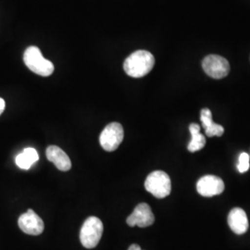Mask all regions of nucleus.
<instances>
[{
    "label": "nucleus",
    "mask_w": 250,
    "mask_h": 250,
    "mask_svg": "<svg viewBox=\"0 0 250 250\" xmlns=\"http://www.w3.org/2000/svg\"><path fill=\"white\" fill-rule=\"evenodd\" d=\"M18 224L22 232L30 235H39L45 228L43 220L33 209H29L25 213L21 215Z\"/></svg>",
    "instance_id": "obj_8"
},
{
    "label": "nucleus",
    "mask_w": 250,
    "mask_h": 250,
    "mask_svg": "<svg viewBox=\"0 0 250 250\" xmlns=\"http://www.w3.org/2000/svg\"><path fill=\"white\" fill-rule=\"evenodd\" d=\"M224 181L215 175H206L198 180L197 190L202 197H210L222 194L224 191Z\"/></svg>",
    "instance_id": "obj_9"
},
{
    "label": "nucleus",
    "mask_w": 250,
    "mask_h": 250,
    "mask_svg": "<svg viewBox=\"0 0 250 250\" xmlns=\"http://www.w3.org/2000/svg\"><path fill=\"white\" fill-rule=\"evenodd\" d=\"M103 224L98 217L91 216L83 224L80 241L85 249H94L99 245L103 233Z\"/></svg>",
    "instance_id": "obj_3"
},
{
    "label": "nucleus",
    "mask_w": 250,
    "mask_h": 250,
    "mask_svg": "<svg viewBox=\"0 0 250 250\" xmlns=\"http://www.w3.org/2000/svg\"><path fill=\"white\" fill-rule=\"evenodd\" d=\"M23 62L30 71L38 75L47 77L54 72L53 63L44 58L37 46H29L23 55Z\"/></svg>",
    "instance_id": "obj_2"
},
{
    "label": "nucleus",
    "mask_w": 250,
    "mask_h": 250,
    "mask_svg": "<svg viewBox=\"0 0 250 250\" xmlns=\"http://www.w3.org/2000/svg\"><path fill=\"white\" fill-rule=\"evenodd\" d=\"M204 72L214 79H223L230 72V65L226 59L218 55L206 57L202 62Z\"/></svg>",
    "instance_id": "obj_6"
},
{
    "label": "nucleus",
    "mask_w": 250,
    "mask_h": 250,
    "mask_svg": "<svg viewBox=\"0 0 250 250\" xmlns=\"http://www.w3.org/2000/svg\"><path fill=\"white\" fill-rule=\"evenodd\" d=\"M125 131L119 123H111L107 125L99 136V142L104 150L115 151L123 142Z\"/></svg>",
    "instance_id": "obj_5"
},
{
    "label": "nucleus",
    "mask_w": 250,
    "mask_h": 250,
    "mask_svg": "<svg viewBox=\"0 0 250 250\" xmlns=\"http://www.w3.org/2000/svg\"><path fill=\"white\" fill-rule=\"evenodd\" d=\"M46 159L62 171H68L72 168V162L69 156L57 146H50L46 148Z\"/></svg>",
    "instance_id": "obj_10"
},
{
    "label": "nucleus",
    "mask_w": 250,
    "mask_h": 250,
    "mask_svg": "<svg viewBox=\"0 0 250 250\" xmlns=\"http://www.w3.org/2000/svg\"><path fill=\"white\" fill-rule=\"evenodd\" d=\"M145 188L157 198L168 197L171 191L170 176L163 170H155L146 179Z\"/></svg>",
    "instance_id": "obj_4"
},
{
    "label": "nucleus",
    "mask_w": 250,
    "mask_h": 250,
    "mask_svg": "<svg viewBox=\"0 0 250 250\" xmlns=\"http://www.w3.org/2000/svg\"><path fill=\"white\" fill-rule=\"evenodd\" d=\"M128 250H141V248L138 246V245H136V244H134V245H132V246H130L129 247V249Z\"/></svg>",
    "instance_id": "obj_17"
},
{
    "label": "nucleus",
    "mask_w": 250,
    "mask_h": 250,
    "mask_svg": "<svg viewBox=\"0 0 250 250\" xmlns=\"http://www.w3.org/2000/svg\"><path fill=\"white\" fill-rule=\"evenodd\" d=\"M39 160L38 153L33 147H27L16 157V164L21 170H29Z\"/></svg>",
    "instance_id": "obj_13"
},
{
    "label": "nucleus",
    "mask_w": 250,
    "mask_h": 250,
    "mask_svg": "<svg viewBox=\"0 0 250 250\" xmlns=\"http://www.w3.org/2000/svg\"><path fill=\"white\" fill-rule=\"evenodd\" d=\"M200 120L205 129L206 134L208 137L222 136L224 133V128L222 125H217L212 121L211 111L208 108H203L200 113Z\"/></svg>",
    "instance_id": "obj_12"
},
{
    "label": "nucleus",
    "mask_w": 250,
    "mask_h": 250,
    "mask_svg": "<svg viewBox=\"0 0 250 250\" xmlns=\"http://www.w3.org/2000/svg\"><path fill=\"white\" fill-rule=\"evenodd\" d=\"M189 131L192 135V139L188 144V150L192 153L201 150L206 146V138L203 134H200V126L197 124H191Z\"/></svg>",
    "instance_id": "obj_14"
},
{
    "label": "nucleus",
    "mask_w": 250,
    "mask_h": 250,
    "mask_svg": "<svg viewBox=\"0 0 250 250\" xmlns=\"http://www.w3.org/2000/svg\"><path fill=\"white\" fill-rule=\"evenodd\" d=\"M228 224L234 233H245L249 229V220L246 211L240 208H232L228 215Z\"/></svg>",
    "instance_id": "obj_11"
},
{
    "label": "nucleus",
    "mask_w": 250,
    "mask_h": 250,
    "mask_svg": "<svg viewBox=\"0 0 250 250\" xmlns=\"http://www.w3.org/2000/svg\"><path fill=\"white\" fill-rule=\"evenodd\" d=\"M5 107H6V103H5V100L0 98V115H1V114H2V112L4 111Z\"/></svg>",
    "instance_id": "obj_16"
},
{
    "label": "nucleus",
    "mask_w": 250,
    "mask_h": 250,
    "mask_svg": "<svg viewBox=\"0 0 250 250\" xmlns=\"http://www.w3.org/2000/svg\"><path fill=\"white\" fill-rule=\"evenodd\" d=\"M250 155L245 152L241 153L239 156V161L237 165V169L239 170V172L244 173L248 171L250 169Z\"/></svg>",
    "instance_id": "obj_15"
},
{
    "label": "nucleus",
    "mask_w": 250,
    "mask_h": 250,
    "mask_svg": "<svg viewBox=\"0 0 250 250\" xmlns=\"http://www.w3.org/2000/svg\"><path fill=\"white\" fill-rule=\"evenodd\" d=\"M155 65V58L146 50H137L131 54L124 64L125 72L134 78H141L151 72Z\"/></svg>",
    "instance_id": "obj_1"
},
{
    "label": "nucleus",
    "mask_w": 250,
    "mask_h": 250,
    "mask_svg": "<svg viewBox=\"0 0 250 250\" xmlns=\"http://www.w3.org/2000/svg\"><path fill=\"white\" fill-rule=\"evenodd\" d=\"M155 222V217L152 212L150 206L146 203H140L135 207L133 213L130 215L126 223L131 226H138L141 228L148 227Z\"/></svg>",
    "instance_id": "obj_7"
}]
</instances>
